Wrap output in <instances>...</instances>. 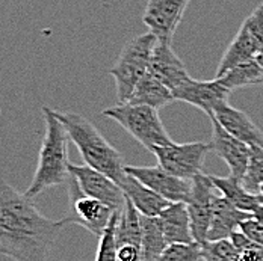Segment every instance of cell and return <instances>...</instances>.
<instances>
[{"mask_svg":"<svg viewBox=\"0 0 263 261\" xmlns=\"http://www.w3.org/2000/svg\"><path fill=\"white\" fill-rule=\"evenodd\" d=\"M64 224L46 217L32 198L0 178V254L14 261H46Z\"/></svg>","mask_w":263,"mask_h":261,"instance_id":"6da1fadb","label":"cell"},{"mask_svg":"<svg viewBox=\"0 0 263 261\" xmlns=\"http://www.w3.org/2000/svg\"><path fill=\"white\" fill-rule=\"evenodd\" d=\"M52 112L67 129L70 139L74 142L80 156L83 157L85 165L103 172L117 183L124 178L126 166L123 163V154L106 140L105 136L96 129L92 123L74 112L56 109H52Z\"/></svg>","mask_w":263,"mask_h":261,"instance_id":"7a4b0ae2","label":"cell"},{"mask_svg":"<svg viewBox=\"0 0 263 261\" xmlns=\"http://www.w3.org/2000/svg\"><path fill=\"white\" fill-rule=\"evenodd\" d=\"M43 116L46 133L38 153V165L32 183L25 192L29 198H35L44 190L61 186L68 180V131L53 115L52 109L44 106Z\"/></svg>","mask_w":263,"mask_h":261,"instance_id":"3957f363","label":"cell"},{"mask_svg":"<svg viewBox=\"0 0 263 261\" xmlns=\"http://www.w3.org/2000/svg\"><path fill=\"white\" fill-rule=\"evenodd\" d=\"M158 41V36L148 32L135 36L123 47L117 62L109 70L117 85L118 103H127L138 82L148 73Z\"/></svg>","mask_w":263,"mask_h":261,"instance_id":"277c9868","label":"cell"},{"mask_svg":"<svg viewBox=\"0 0 263 261\" xmlns=\"http://www.w3.org/2000/svg\"><path fill=\"white\" fill-rule=\"evenodd\" d=\"M103 116L115 121L138 140L145 150L173 144L163 123L160 121L158 109L145 105L118 103L103 110Z\"/></svg>","mask_w":263,"mask_h":261,"instance_id":"5b68a950","label":"cell"},{"mask_svg":"<svg viewBox=\"0 0 263 261\" xmlns=\"http://www.w3.org/2000/svg\"><path fill=\"white\" fill-rule=\"evenodd\" d=\"M68 186V210L61 219L64 225H79L82 228L88 230L91 234L100 235L103 234L107 225L112 220L114 210L107 207L102 201L88 196L80 189L79 183L74 175H68L67 180Z\"/></svg>","mask_w":263,"mask_h":261,"instance_id":"8992f818","label":"cell"},{"mask_svg":"<svg viewBox=\"0 0 263 261\" xmlns=\"http://www.w3.org/2000/svg\"><path fill=\"white\" fill-rule=\"evenodd\" d=\"M212 151L211 144L206 142H187V144H170L153 148V154L158 163L176 177L194 180L203 174V165L206 156Z\"/></svg>","mask_w":263,"mask_h":261,"instance_id":"52a82bcc","label":"cell"},{"mask_svg":"<svg viewBox=\"0 0 263 261\" xmlns=\"http://www.w3.org/2000/svg\"><path fill=\"white\" fill-rule=\"evenodd\" d=\"M263 46V9L256 8L242 23L237 30L236 36L229 44L227 50L224 52L218 70L216 77L226 74L230 68L236 67L242 62L254 59Z\"/></svg>","mask_w":263,"mask_h":261,"instance_id":"ba28073f","label":"cell"},{"mask_svg":"<svg viewBox=\"0 0 263 261\" xmlns=\"http://www.w3.org/2000/svg\"><path fill=\"white\" fill-rule=\"evenodd\" d=\"M218 189L213 186L209 175L200 174L192 180L191 195L186 201V207L191 219L192 237L197 243H208V233L211 228L213 201L218 195Z\"/></svg>","mask_w":263,"mask_h":261,"instance_id":"9c48e42d","label":"cell"},{"mask_svg":"<svg viewBox=\"0 0 263 261\" xmlns=\"http://www.w3.org/2000/svg\"><path fill=\"white\" fill-rule=\"evenodd\" d=\"M68 171L76 177L80 189L88 196L102 201L114 211H123L126 206V195L121 186L103 172L96 171L88 165H68Z\"/></svg>","mask_w":263,"mask_h":261,"instance_id":"30bf717a","label":"cell"},{"mask_svg":"<svg viewBox=\"0 0 263 261\" xmlns=\"http://www.w3.org/2000/svg\"><path fill=\"white\" fill-rule=\"evenodd\" d=\"M232 92V89L224 86L216 77L213 80H194L191 77L173 91L176 102L194 106L203 110L208 116H212L219 106L229 103Z\"/></svg>","mask_w":263,"mask_h":261,"instance_id":"8fae6325","label":"cell"},{"mask_svg":"<svg viewBox=\"0 0 263 261\" xmlns=\"http://www.w3.org/2000/svg\"><path fill=\"white\" fill-rule=\"evenodd\" d=\"M124 169L132 177L138 178L141 183L145 184L148 189H152L170 203H186L191 195L192 180L176 177L166 169H163L160 165L126 166Z\"/></svg>","mask_w":263,"mask_h":261,"instance_id":"7c38bea8","label":"cell"},{"mask_svg":"<svg viewBox=\"0 0 263 261\" xmlns=\"http://www.w3.org/2000/svg\"><path fill=\"white\" fill-rule=\"evenodd\" d=\"M191 0H148L142 22L159 41L171 43Z\"/></svg>","mask_w":263,"mask_h":261,"instance_id":"4fadbf2b","label":"cell"},{"mask_svg":"<svg viewBox=\"0 0 263 261\" xmlns=\"http://www.w3.org/2000/svg\"><path fill=\"white\" fill-rule=\"evenodd\" d=\"M209 119L212 123V151L229 165L230 175L242 182L251 156V147L224 130L213 116H209Z\"/></svg>","mask_w":263,"mask_h":261,"instance_id":"5bb4252c","label":"cell"},{"mask_svg":"<svg viewBox=\"0 0 263 261\" xmlns=\"http://www.w3.org/2000/svg\"><path fill=\"white\" fill-rule=\"evenodd\" d=\"M148 71L163 85H166L171 91L179 88L187 78H191L183 61L171 49V43L168 41H158Z\"/></svg>","mask_w":263,"mask_h":261,"instance_id":"9a60e30c","label":"cell"},{"mask_svg":"<svg viewBox=\"0 0 263 261\" xmlns=\"http://www.w3.org/2000/svg\"><path fill=\"white\" fill-rule=\"evenodd\" d=\"M212 116L221 124L224 130L233 134L239 140L245 142L247 145H263L262 130L253 123V119L245 112L226 103L219 106Z\"/></svg>","mask_w":263,"mask_h":261,"instance_id":"2e32d148","label":"cell"},{"mask_svg":"<svg viewBox=\"0 0 263 261\" xmlns=\"http://www.w3.org/2000/svg\"><path fill=\"white\" fill-rule=\"evenodd\" d=\"M251 213L235 207L229 199L222 195H216L213 201V213H212L211 228L208 233V242L230 238L232 234L239 230L240 222L250 219Z\"/></svg>","mask_w":263,"mask_h":261,"instance_id":"e0dca14e","label":"cell"},{"mask_svg":"<svg viewBox=\"0 0 263 261\" xmlns=\"http://www.w3.org/2000/svg\"><path fill=\"white\" fill-rule=\"evenodd\" d=\"M120 186L126 195V198L135 206L142 216L147 217H156L163 210L166 209L171 203L162 198L156 192L148 189L145 184H142L138 178L132 177L126 172L124 178L120 182Z\"/></svg>","mask_w":263,"mask_h":261,"instance_id":"ac0fdd59","label":"cell"},{"mask_svg":"<svg viewBox=\"0 0 263 261\" xmlns=\"http://www.w3.org/2000/svg\"><path fill=\"white\" fill-rule=\"evenodd\" d=\"M156 217L168 245L195 242L192 237L191 219L186 203H171Z\"/></svg>","mask_w":263,"mask_h":261,"instance_id":"d6986e66","label":"cell"},{"mask_svg":"<svg viewBox=\"0 0 263 261\" xmlns=\"http://www.w3.org/2000/svg\"><path fill=\"white\" fill-rule=\"evenodd\" d=\"M173 102H176L173 91L148 71L138 82L130 100L127 103L152 106L159 110L160 107L171 105Z\"/></svg>","mask_w":263,"mask_h":261,"instance_id":"ffe728a7","label":"cell"},{"mask_svg":"<svg viewBox=\"0 0 263 261\" xmlns=\"http://www.w3.org/2000/svg\"><path fill=\"white\" fill-rule=\"evenodd\" d=\"M209 178L212 180L213 186L218 189L219 195H222L226 199H229L239 210H243L247 213H253L262 204L259 199V195L248 192L239 178H235L232 175H229V177L209 175Z\"/></svg>","mask_w":263,"mask_h":261,"instance_id":"44dd1931","label":"cell"},{"mask_svg":"<svg viewBox=\"0 0 263 261\" xmlns=\"http://www.w3.org/2000/svg\"><path fill=\"white\" fill-rule=\"evenodd\" d=\"M216 78H219L221 83L232 91L247 86H259L263 85V68L254 57L230 68L226 74Z\"/></svg>","mask_w":263,"mask_h":261,"instance_id":"7402d4cb","label":"cell"},{"mask_svg":"<svg viewBox=\"0 0 263 261\" xmlns=\"http://www.w3.org/2000/svg\"><path fill=\"white\" fill-rule=\"evenodd\" d=\"M168 246L165 235L160 230L158 217L142 216V243L141 261H156Z\"/></svg>","mask_w":263,"mask_h":261,"instance_id":"603a6c76","label":"cell"},{"mask_svg":"<svg viewBox=\"0 0 263 261\" xmlns=\"http://www.w3.org/2000/svg\"><path fill=\"white\" fill-rule=\"evenodd\" d=\"M121 211H115L110 224L107 225L103 234L99 237V246L96 261H118V243H117V228Z\"/></svg>","mask_w":263,"mask_h":261,"instance_id":"cb8c5ba5","label":"cell"},{"mask_svg":"<svg viewBox=\"0 0 263 261\" xmlns=\"http://www.w3.org/2000/svg\"><path fill=\"white\" fill-rule=\"evenodd\" d=\"M242 184L248 192L260 195V186L263 184V145L251 147V156Z\"/></svg>","mask_w":263,"mask_h":261,"instance_id":"d4e9b609","label":"cell"},{"mask_svg":"<svg viewBox=\"0 0 263 261\" xmlns=\"http://www.w3.org/2000/svg\"><path fill=\"white\" fill-rule=\"evenodd\" d=\"M203 245L194 243H171L165 248L156 261H201Z\"/></svg>","mask_w":263,"mask_h":261,"instance_id":"484cf974","label":"cell"},{"mask_svg":"<svg viewBox=\"0 0 263 261\" xmlns=\"http://www.w3.org/2000/svg\"><path fill=\"white\" fill-rule=\"evenodd\" d=\"M239 251L230 238L208 242L203 245V258L208 261H237Z\"/></svg>","mask_w":263,"mask_h":261,"instance_id":"4316f807","label":"cell"},{"mask_svg":"<svg viewBox=\"0 0 263 261\" xmlns=\"http://www.w3.org/2000/svg\"><path fill=\"white\" fill-rule=\"evenodd\" d=\"M239 230L248 238H251L254 243L263 246V224L257 222L256 219H253V216L250 219H245L243 222H240Z\"/></svg>","mask_w":263,"mask_h":261,"instance_id":"83f0119b","label":"cell"},{"mask_svg":"<svg viewBox=\"0 0 263 261\" xmlns=\"http://www.w3.org/2000/svg\"><path fill=\"white\" fill-rule=\"evenodd\" d=\"M263 260V246L256 245L254 248H250L247 251H242L239 254L237 261H262Z\"/></svg>","mask_w":263,"mask_h":261,"instance_id":"f1b7e54d","label":"cell"},{"mask_svg":"<svg viewBox=\"0 0 263 261\" xmlns=\"http://www.w3.org/2000/svg\"><path fill=\"white\" fill-rule=\"evenodd\" d=\"M251 216H253V219H256L257 222L263 224V204H260L257 209L254 210V211L251 213Z\"/></svg>","mask_w":263,"mask_h":261,"instance_id":"f546056e","label":"cell"},{"mask_svg":"<svg viewBox=\"0 0 263 261\" xmlns=\"http://www.w3.org/2000/svg\"><path fill=\"white\" fill-rule=\"evenodd\" d=\"M256 61H257V62L260 64V67L263 68V46H262V49L259 50V53L256 54Z\"/></svg>","mask_w":263,"mask_h":261,"instance_id":"4dcf8cb0","label":"cell"},{"mask_svg":"<svg viewBox=\"0 0 263 261\" xmlns=\"http://www.w3.org/2000/svg\"><path fill=\"white\" fill-rule=\"evenodd\" d=\"M259 199H260V203L263 204V195H259Z\"/></svg>","mask_w":263,"mask_h":261,"instance_id":"1f68e13d","label":"cell"},{"mask_svg":"<svg viewBox=\"0 0 263 261\" xmlns=\"http://www.w3.org/2000/svg\"><path fill=\"white\" fill-rule=\"evenodd\" d=\"M260 195H263V184L260 186Z\"/></svg>","mask_w":263,"mask_h":261,"instance_id":"d6a6232c","label":"cell"},{"mask_svg":"<svg viewBox=\"0 0 263 261\" xmlns=\"http://www.w3.org/2000/svg\"><path fill=\"white\" fill-rule=\"evenodd\" d=\"M260 8H262V9H263V3H262V5H260Z\"/></svg>","mask_w":263,"mask_h":261,"instance_id":"836d02e7","label":"cell"},{"mask_svg":"<svg viewBox=\"0 0 263 261\" xmlns=\"http://www.w3.org/2000/svg\"><path fill=\"white\" fill-rule=\"evenodd\" d=\"M201 261H208V260H204V258H203V260H201Z\"/></svg>","mask_w":263,"mask_h":261,"instance_id":"e575fe53","label":"cell"},{"mask_svg":"<svg viewBox=\"0 0 263 261\" xmlns=\"http://www.w3.org/2000/svg\"><path fill=\"white\" fill-rule=\"evenodd\" d=\"M0 113H2V109H0Z\"/></svg>","mask_w":263,"mask_h":261,"instance_id":"d590c367","label":"cell"},{"mask_svg":"<svg viewBox=\"0 0 263 261\" xmlns=\"http://www.w3.org/2000/svg\"><path fill=\"white\" fill-rule=\"evenodd\" d=\"M262 261H263V260H262Z\"/></svg>","mask_w":263,"mask_h":261,"instance_id":"8d00e7d4","label":"cell"}]
</instances>
